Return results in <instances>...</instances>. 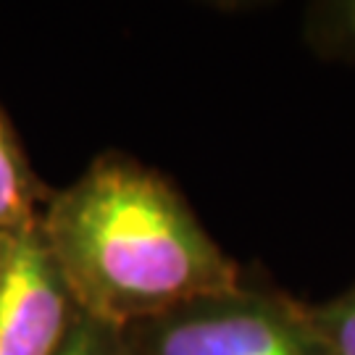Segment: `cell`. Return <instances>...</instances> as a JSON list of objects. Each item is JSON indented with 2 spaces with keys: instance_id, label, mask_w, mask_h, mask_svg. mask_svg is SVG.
Listing matches in <instances>:
<instances>
[{
  "instance_id": "cell-1",
  "label": "cell",
  "mask_w": 355,
  "mask_h": 355,
  "mask_svg": "<svg viewBox=\"0 0 355 355\" xmlns=\"http://www.w3.org/2000/svg\"><path fill=\"white\" fill-rule=\"evenodd\" d=\"M37 234L76 311L114 329L245 282L168 177L121 150L95 155L53 190Z\"/></svg>"
},
{
  "instance_id": "cell-2",
  "label": "cell",
  "mask_w": 355,
  "mask_h": 355,
  "mask_svg": "<svg viewBox=\"0 0 355 355\" xmlns=\"http://www.w3.org/2000/svg\"><path fill=\"white\" fill-rule=\"evenodd\" d=\"M124 334L135 355H334L311 305L248 279Z\"/></svg>"
},
{
  "instance_id": "cell-3",
  "label": "cell",
  "mask_w": 355,
  "mask_h": 355,
  "mask_svg": "<svg viewBox=\"0 0 355 355\" xmlns=\"http://www.w3.org/2000/svg\"><path fill=\"white\" fill-rule=\"evenodd\" d=\"M76 316L37 229L16 237L0 295V355H55Z\"/></svg>"
},
{
  "instance_id": "cell-4",
  "label": "cell",
  "mask_w": 355,
  "mask_h": 355,
  "mask_svg": "<svg viewBox=\"0 0 355 355\" xmlns=\"http://www.w3.org/2000/svg\"><path fill=\"white\" fill-rule=\"evenodd\" d=\"M51 192L32 168L19 132L0 105V234L21 237L35 232Z\"/></svg>"
},
{
  "instance_id": "cell-5",
  "label": "cell",
  "mask_w": 355,
  "mask_h": 355,
  "mask_svg": "<svg viewBox=\"0 0 355 355\" xmlns=\"http://www.w3.org/2000/svg\"><path fill=\"white\" fill-rule=\"evenodd\" d=\"M303 37L321 58L355 64V0L311 3L303 16Z\"/></svg>"
},
{
  "instance_id": "cell-6",
  "label": "cell",
  "mask_w": 355,
  "mask_h": 355,
  "mask_svg": "<svg viewBox=\"0 0 355 355\" xmlns=\"http://www.w3.org/2000/svg\"><path fill=\"white\" fill-rule=\"evenodd\" d=\"M55 355H135V350L124 329H114L79 313Z\"/></svg>"
},
{
  "instance_id": "cell-7",
  "label": "cell",
  "mask_w": 355,
  "mask_h": 355,
  "mask_svg": "<svg viewBox=\"0 0 355 355\" xmlns=\"http://www.w3.org/2000/svg\"><path fill=\"white\" fill-rule=\"evenodd\" d=\"M311 311L334 355H355V284L327 303L311 305Z\"/></svg>"
},
{
  "instance_id": "cell-8",
  "label": "cell",
  "mask_w": 355,
  "mask_h": 355,
  "mask_svg": "<svg viewBox=\"0 0 355 355\" xmlns=\"http://www.w3.org/2000/svg\"><path fill=\"white\" fill-rule=\"evenodd\" d=\"M13 240H16V237H6V234H0V295H3L6 274H8V263H11Z\"/></svg>"
}]
</instances>
